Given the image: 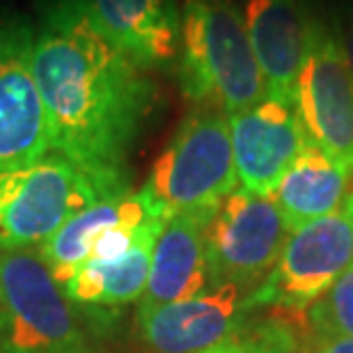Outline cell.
I'll return each mask as SVG.
<instances>
[{
  "instance_id": "4fadbf2b",
  "label": "cell",
  "mask_w": 353,
  "mask_h": 353,
  "mask_svg": "<svg viewBox=\"0 0 353 353\" xmlns=\"http://www.w3.org/2000/svg\"><path fill=\"white\" fill-rule=\"evenodd\" d=\"M97 28L143 69L168 65L181 41L174 0H83Z\"/></svg>"
},
{
  "instance_id": "5bb4252c",
  "label": "cell",
  "mask_w": 353,
  "mask_h": 353,
  "mask_svg": "<svg viewBox=\"0 0 353 353\" xmlns=\"http://www.w3.org/2000/svg\"><path fill=\"white\" fill-rule=\"evenodd\" d=\"M209 216L176 214L163 223L152 250V266L138 310L188 301L209 289L207 230Z\"/></svg>"
},
{
  "instance_id": "ba28073f",
  "label": "cell",
  "mask_w": 353,
  "mask_h": 353,
  "mask_svg": "<svg viewBox=\"0 0 353 353\" xmlns=\"http://www.w3.org/2000/svg\"><path fill=\"white\" fill-rule=\"evenodd\" d=\"M296 110L312 143L353 170V79L337 26L314 19L296 85Z\"/></svg>"
},
{
  "instance_id": "7c38bea8",
  "label": "cell",
  "mask_w": 353,
  "mask_h": 353,
  "mask_svg": "<svg viewBox=\"0 0 353 353\" xmlns=\"http://www.w3.org/2000/svg\"><path fill=\"white\" fill-rule=\"evenodd\" d=\"M245 30L266 83V97L296 108L312 17L303 0H248Z\"/></svg>"
},
{
  "instance_id": "6da1fadb",
  "label": "cell",
  "mask_w": 353,
  "mask_h": 353,
  "mask_svg": "<svg viewBox=\"0 0 353 353\" xmlns=\"http://www.w3.org/2000/svg\"><path fill=\"white\" fill-rule=\"evenodd\" d=\"M32 74L51 152L105 195L131 193L129 157L159 103L147 69L99 30L83 0H46L34 28Z\"/></svg>"
},
{
  "instance_id": "8992f818",
  "label": "cell",
  "mask_w": 353,
  "mask_h": 353,
  "mask_svg": "<svg viewBox=\"0 0 353 353\" xmlns=\"http://www.w3.org/2000/svg\"><path fill=\"white\" fill-rule=\"evenodd\" d=\"M289 234L273 195L236 188L221 202L204 230L209 287L234 285L252 292L271 273Z\"/></svg>"
},
{
  "instance_id": "2e32d148",
  "label": "cell",
  "mask_w": 353,
  "mask_h": 353,
  "mask_svg": "<svg viewBox=\"0 0 353 353\" xmlns=\"http://www.w3.org/2000/svg\"><path fill=\"white\" fill-rule=\"evenodd\" d=\"M150 216H159L140 193H124L117 197H105L94 202L92 207L72 216L48 241L41 245L39 252L46 266L51 268L55 282L65 287L74 278L76 271L90 259V250L94 239L103 230L122 221H145ZM168 221V218H165Z\"/></svg>"
},
{
  "instance_id": "9c48e42d",
  "label": "cell",
  "mask_w": 353,
  "mask_h": 353,
  "mask_svg": "<svg viewBox=\"0 0 353 353\" xmlns=\"http://www.w3.org/2000/svg\"><path fill=\"white\" fill-rule=\"evenodd\" d=\"M32 53V23L0 12V172L32 165L51 152Z\"/></svg>"
},
{
  "instance_id": "30bf717a",
  "label": "cell",
  "mask_w": 353,
  "mask_h": 353,
  "mask_svg": "<svg viewBox=\"0 0 353 353\" xmlns=\"http://www.w3.org/2000/svg\"><path fill=\"white\" fill-rule=\"evenodd\" d=\"M248 294L234 285L209 287L195 299L138 310L143 342L157 353H200L250 326Z\"/></svg>"
},
{
  "instance_id": "ac0fdd59",
  "label": "cell",
  "mask_w": 353,
  "mask_h": 353,
  "mask_svg": "<svg viewBox=\"0 0 353 353\" xmlns=\"http://www.w3.org/2000/svg\"><path fill=\"white\" fill-rule=\"evenodd\" d=\"M299 333L303 347L353 337V264L305 312H301Z\"/></svg>"
},
{
  "instance_id": "ffe728a7",
  "label": "cell",
  "mask_w": 353,
  "mask_h": 353,
  "mask_svg": "<svg viewBox=\"0 0 353 353\" xmlns=\"http://www.w3.org/2000/svg\"><path fill=\"white\" fill-rule=\"evenodd\" d=\"M303 353H353V337L307 344V347H303Z\"/></svg>"
},
{
  "instance_id": "d6986e66",
  "label": "cell",
  "mask_w": 353,
  "mask_h": 353,
  "mask_svg": "<svg viewBox=\"0 0 353 353\" xmlns=\"http://www.w3.org/2000/svg\"><path fill=\"white\" fill-rule=\"evenodd\" d=\"M299 323H292L282 316H268L252 321L243 333L225 340L216 347L200 353H299L301 351Z\"/></svg>"
},
{
  "instance_id": "52a82bcc",
  "label": "cell",
  "mask_w": 353,
  "mask_h": 353,
  "mask_svg": "<svg viewBox=\"0 0 353 353\" xmlns=\"http://www.w3.org/2000/svg\"><path fill=\"white\" fill-rule=\"evenodd\" d=\"M353 264V216L342 207L289 234L271 273L248 294V307L305 312Z\"/></svg>"
},
{
  "instance_id": "3957f363",
  "label": "cell",
  "mask_w": 353,
  "mask_h": 353,
  "mask_svg": "<svg viewBox=\"0 0 353 353\" xmlns=\"http://www.w3.org/2000/svg\"><path fill=\"white\" fill-rule=\"evenodd\" d=\"M236 188L230 115L197 105L176 126L140 193L161 218L176 214L211 218Z\"/></svg>"
},
{
  "instance_id": "7402d4cb",
  "label": "cell",
  "mask_w": 353,
  "mask_h": 353,
  "mask_svg": "<svg viewBox=\"0 0 353 353\" xmlns=\"http://www.w3.org/2000/svg\"><path fill=\"white\" fill-rule=\"evenodd\" d=\"M344 207H347V211L353 216V190L347 195V200H344Z\"/></svg>"
},
{
  "instance_id": "5b68a950",
  "label": "cell",
  "mask_w": 353,
  "mask_h": 353,
  "mask_svg": "<svg viewBox=\"0 0 353 353\" xmlns=\"http://www.w3.org/2000/svg\"><path fill=\"white\" fill-rule=\"evenodd\" d=\"M105 197L92 176L58 152L0 172V252L39 250L69 218Z\"/></svg>"
},
{
  "instance_id": "9a60e30c",
  "label": "cell",
  "mask_w": 353,
  "mask_h": 353,
  "mask_svg": "<svg viewBox=\"0 0 353 353\" xmlns=\"http://www.w3.org/2000/svg\"><path fill=\"white\" fill-rule=\"evenodd\" d=\"M353 170L337 163L314 143H310L301 157L280 179L273 193L289 232L335 214L349 195Z\"/></svg>"
},
{
  "instance_id": "277c9868",
  "label": "cell",
  "mask_w": 353,
  "mask_h": 353,
  "mask_svg": "<svg viewBox=\"0 0 353 353\" xmlns=\"http://www.w3.org/2000/svg\"><path fill=\"white\" fill-rule=\"evenodd\" d=\"M0 353H94L39 250L0 252Z\"/></svg>"
},
{
  "instance_id": "7a4b0ae2",
  "label": "cell",
  "mask_w": 353,
  "mask_h": 353,
  "mask_svg": "<svg viewBox=\"0 0 353 353\" xmlns=\"http://www.w3.org/2000/svg\"><path fill=\"white\" fill-rule=\"evenodd\" d=\"M179 46V88L195 108L234 115L266 99L243 14L232 0H186Z\"/></svg>"
},
{
  "instance_id": "8fae6325",
  "label": "cell",
  "mask_w": 353,
  "mask_h": 353,
  "mask_svg": "<svg viewBox=\"0 0 353 353\" xmlns=\"http://www.w3.org/2000/svg\"><path fill=\"white\" fill-rule=\"evenodd\" d=\"M230 136L239 183L255 195H273L285 172L312 143L299 110L268 97L230 115Z\"/></svg>"
},
{
  "instance_id": "44dd1931",
  "label": "cell",
  "mask_w": 353,
  "mask_h": 353,
  "mask_svg": "<svg viewBox=\"0 0 353 353\" xmlns=\"http://www.w3.org/2000/svg\"><path fill=\"white\" fill-rule=\"evenodd\" d=\"M342 39H344V53H347V65H349V72H351V79H353V17L349 21L347 32L342 34Z\"/></svg>"
},
{
  "instance_id": "e0dca14e",
  "label": "cell",
  "mask_w": 353,
  "mask_h": 353,
  "mask_svg": "<svg viewBox=\"0 0 353 353\" xmlns=\"http://www.w3.org/2000/svg\"><path fill=\"white\" fill-rule=\"evenodd\" d=\"M165 218H157L143 230L136 245L119 257L117 262L83 264L72 280L62 287V292L72 303L79 305H101L117 307L129 305L143 299L147 278L152 266V250L157 243L159 232L163 230Z\"/></svg>"
}]
</instances>
